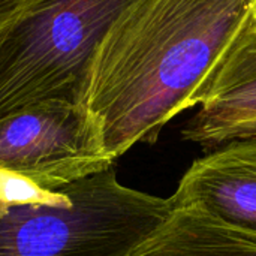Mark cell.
<instances>
[{
  "label": "cell",
  "instance_id": "2",
  "mask_svg": "<svg viewBox=\"0 0 256 256\" xmlns=\"http://www.w3.org/2000/svg\"><path fill=\"white\" fill-rule=\"evenodd\" d=\"M171 210L114 165L70 182L0 170V256H126Z\"/></svg>",
  "mask_w": 256,
  "mask_h": 256
},
{
  "label": "cell",
  "instance_id": "1",
  "mask_svg": "<svg viewBox=\"0 0 256 256\" xmlns=\"http://www.w3.org/2000/svg\"><path fill=\"white\" fill-rule=\"evenodd\" d=\"M256 20V0H132L100 40L81 106L105 158L154 144L202 92L238 36Z\"/></svg>",
  "mask_w": 256,
  "mask_h": 256
},
{
  "label": "cell",
  "instance_id": "6",
  "mask_svg": "<svg viewBox=\"0 0 256 256\" xmlns=\"http://www.w3.org/2000/svg\"><path fill=\"white\" fill-rule=\"evenodd\" d=\"M170 200L172 207L200 204L256 234V138L228 142L194 160Z\"/></svg>",
  "mask_w": 256,
  "mask_h": 256
},
{
  "label": "cell",
  "instance_id": "5",
  "mask_svg": "<svg viewBox=\"0 0 256 256\" xmlns=\"http://www.w3.org/2000/svg\"><path fill=\"white\" fill-rule=\"evenodd\" d=\"M182 138L206 150L256 138V20L238 36L207 82Z\"/></svg>",
  "mask_w": 256,
  "mask_h": 256
},
{
  "label": "cell",
  "instance_id": "7",
  "mask_svg": "<svg viewBox=\"0 0 256 256\" xmlns=\"http://www.w3.org/2000/svg\"><path fill=\"white\" fill-rule=\"evenodd\" d=\"M126 256H256V234L200 204L178 206Z\"/></svg>",
  "mask_w": 256,
  "mask_h": 256
},
{
  "label": "cell",
  "instance_id": "8",
  "mask_svg": "<svg viewBox=\"0 0 256 256\" xmlns=\"http://www.w3.org/2000/svg\"><path fill=\"white\" fill-rule=\"evenodd\" d=\"M26 0H0V30L20 10Z\"/></svg>",
  "mask_w": 256,
  "mask_h": 256
},
{
  "label": "cell",
  "instance_id": "3",
  "mask_svg": "<svg viewBox=\"0 0 256 256\" xmlns=\"http://www.w3.org/2000/svg\"><path fill=\"white\" fill-rule=\"evenodd\" d=\"M132 0H26L0 30V118L82 102L93 56Z\"/></svg>",
  "mask_w": 256,
  "mask_h": 256
},
{
  "label": "cell",
  "instance_id": "4",
  "mask_svg": "<svg viewBox=\"0 0 256 256\" xmlns=\"http://www.w3.org/2000/svg\"><path fill=\"white\" fill-rule=\"evenodd\" d=\"M112 165L80 105L48 100L0 118V170L70 182Z\"/></svg>",
  "mask_w": 256,
  "mask_h": 256
}]
</instances>
